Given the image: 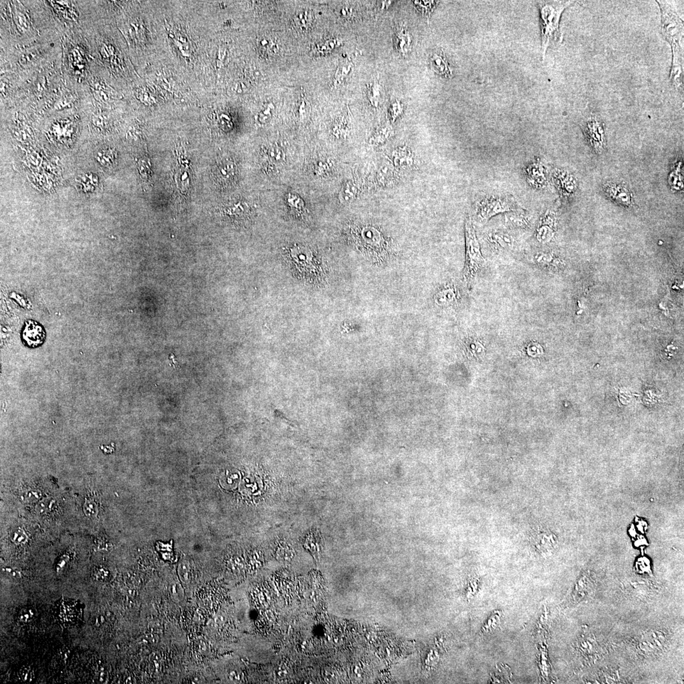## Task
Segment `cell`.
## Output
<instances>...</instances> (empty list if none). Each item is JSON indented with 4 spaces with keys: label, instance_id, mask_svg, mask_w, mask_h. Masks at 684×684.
I'll list each match as a JSON object with an SVG mask.
<instances>
[{
    "label": "cell",
    "instance_id": "cell-1",
    "mask_svg": "<svg viewBox=\"0 0 684 684\" xmlns=\"http://www.w3.org/2000/svg\"><path fill=\"white\" fill-rule=\"evenodd\" d=\"M656 2L661 11L662 33L672 50L671 82L676 90H681L683 88V21L667 2Z\"/></svg>",
    "mask_w": 684,
    "mask_h": 684
},
{
    "label": "cell",
    "instance_id": "cell-2",
    "mask_svg": "<svg viewBox=\"0 0 684 684\" xmlns=\"http://www.w3.org/2000/svg\"><path fill=\"white\" fill-rule=\"evenodd\" d=\"M574 1H541L538 2L541 23V51L543 60L548 48L562 40L560 28L561 16Z\"/></svg>",
    "mask_w": 684,
    "mask_h": 684
},
{
    "label": "cell",
    "instance_id": "cell-3",
    "mask_svg": "<svg viewBox=\"0 0 684 684\" xmlns=\"http://www.w3.org/2000/svg\"><path fill=\"white\" fill-rule=\"evenodd\" d=\"M465 239L466 262L463 277L468 287L471 288L486 261L482 256L474 225L470 218L466 222Z\"/></svg>",
    "mask_w": 684,
    "mask_h": 684
},
{
    "label": "cell",
    "instance_id": "cell-4",
    "mask_svg": "<svg viewBox=\"0 0 684 684\" xmlns=\"http://www.w3.org/2000/svg\"><path fill=\"white\" fill-rule=\"evenodd\" d=\"M521 209L511 195L485 196L477 201L475 215L477 221L484 224L497 214Z\"/></svg>",
    "mask_w": 684,
    "mask_h": 684
},
{
    "label": "cell",
    "instance_id": "cell-5",
    "mask_svg": "<svg viewBox=\"0 0 684 684\" xmlns=\"http://www.w3.org/2000/svg\"><path fill=\"white\" fill-rule=\"evenodd\" d=\"M582 129L586 139L597 153H601L606 145L604 125L595 116L588 117L583 122Z\"/></svg>",
    "mask_w": 684,
    "mask_h": 684
},
{
    "label": "cell",
    "instance_id": "cell-6",
    "mask_svg": "<svg viewBox=\"0 0 684 684\" xmlns=\"http://www.w3.org/2000/svg\"><path fill=\"white\" fill-rule=\"evenodd\" d=\"M46 333L39 323L33 321H27L22 332L24 344L30 348L40 346L45 342Z\"/></svg>",
    "mask_w": 684,
    "mask_h": 684
},
{
    "label": "cell",
    "instance_id": "cell-7",
    "mask_svg": "<svg viewBox=\"0 0 684 684\" xmlns=\"http://www.w3.org/2000/svg\"><path fill=\"white\" fill-rule=\"evenodd\" d=\"M553 179L562 197H570L575 192L577 187V181L566 171L556 170L553 174Z\"/></svg>",
    "mask_w": 684,
    "mask_h": 684
},
{
    "label": "cell",
    "instance_id": "cell-8",
    "mask_svg": "<svg viewBox=\"0 0 684 684\" xmlns=\"http://www.w3.org/2000/svg\"><path fill=\"white\" fill-rule=\"evenodd\" d=\"M486 239L490 246L497 251H509L516 244V240L512 235L502 231L489 233Z\"/></svg>",
    "mask_w": 684,
    "mask_h": 684
},
{
    "label": "cell",
    "instance_id": "cell-9",
    "mask_svg": "<svg viewBox=\"0 0 684 684\" xmlns=\"http://www.w3.org/2000/svg\"><path fill=\"white\" fill-rule=\"evenodd\" d=\"M604 192L612 200H615L624 207H631L632 205V195L629 190L625 186L615 183L607 184L605 186Z\"/></svg>",
    "mask_w": 684,
    "mask_h": 684
},
{
    "label": "cell",
    "instance_id": "cell-10",
    "mask_svg": "<svg viewBox=\"0 0 684 684\" xmlns=\"http://www.w3.org/2000/svg\"><path fill=\"white\" fill-rule=\"evenodd\" d=\"M555 221V213L548 211L544 214L536 232V239L539 242L544 244L552 239Z\"/></svg>",
    "mask_w": 684,
    "mask_h": 684
},
{
    "label": "cell",
    "instance_id": "cell-11",
    "mask_svg": "<svg viewBox=\"0 0 684 684\" xmlns=\"http://www.w3.org/2000/svg\"><path fill=\"white\" fill-rule=\"evenodd\" d=\"M504 223L511 229H528L530 225L528 213L523 209L505 213Z\"/></svg>",
    "mask_w": 684,
    "mask_h": 684
},
{
    "label": "cell",
    "instance_id": "cell-12",
    "mask_svg": "<svg viewBox=\"0 0 684 684\" xmlns=\"http://www.w3.org/2000/svg\"><path fill=\"white\" fill-rule=\"evenodd\" d=\"M526 174L528 183L534 188H542L546 185L545 170L539 162L529 164L526 169Z\"/></svg>",
    "mask_w": 684,
    "mask_h": 684
},
{
    "label": "cell",
    "instance_id": "cell-13",
    "mask_svg": "<svg viewBox=\"0 0 684 684\" xmlns=\"http://www.w3.org/2000/svg\"><path fill=\"white\" fill-rule=\"evenodd\" d=\"M430 63L431 67L438 74L446 78H450L452 75V69L448 65L444 53L442 51L434 53L431 56Z\"/></svg>",
    "mask_w": 684,
    "mask_h": 684
},
{
    "label": "cell",
    "instance_id": "cell-14",
    "mask_svg": "<svg viewBox=\"0 0 684 684\" xmlns=\"http://www.w3.org/2000/svg\"><path fill=\"white\" fill-rule=\"evenodd\" d=\"M257 45H258L259 52L264 58L273 56L278 51V45H277L275 40L271 37L262 36V38L259 39Z\"/></svg>",
    "mask_w": 684,
    "mask_h": 684
},
{
    "label": "cell",
    "instance_id": "cell-15",
    "mask_svg": "<svg viewBox=\"0 0 684 684\" xmlns=\"http://www.w3.org/2000/svg\"><path fill=\"white\" fill-rule=\"evenodd\" d=\"M396 47L403 55H406L411 50V39L406 29L401 28L396 35Z\"/></svg>",
    "mask_w": 684,
    "mask_h": 684
},
{
    "label": "cell",
    "instance_id": "cell-16",
    "mask_svg": "<svg viewBox=\"0 0 684 684\" xmlns=\"http://www.w3.org/2000/svg\"><path fill=\"white\" fill-rule=\"evenodd\" d=\"M313 17L310 12L303 11L296 13L293 19L294 26L301 31H308L312 25Z\"/></svg>",
    "mask_w": 684,
    "mask_h": 684
},
{
    "label": "cell",
    "instance_id": "cell-17",
    "mask_svg": "<svg viewBox=\"0 0 684 684\" xmlns=\"http://www.w3.org/2000/svg\"><path fill=\"white\" fill-rule=\"evenodd\" d=\"M456 298H457V293H456L454 288L451 287V286L440 290L435 296L436 303L442 306L452 305L456 300Z\"/></svg>",
    "mask_w": 684,
    "mask_h": 684
},
{
    "label": "cell",
    "instance_id": "cell-18",
    "mask_svg": "<svg viewBox=\"0 0 684 684\" xmlns=\"http://www.w3.org/2000/svg\"><path fill=\"white\" fill-rule=\"evenodd\" d=\"M385 92L384 88L379 83H374L369 85L368 97L370 103L374 107H377L384 101Z\"/></svg>",
    "mask_w": 684,
    "mask_h": 684
},
{
    "label": "cell",
    "instance_id": "cell-19",
    "mask_svg": "<svg viewBox=\"0 0 684 684\" xmlns=\"http://www.w3.org/2000/svg\"><path fill=\"white\" fill-rule=\"evenodd\" d=\"M83 511L85 515L90 518H97L99 512V504L94 497L86 499L83 505Z\"/></svg>",
    "mask_w": 684,
    "mask_h": 684
},
{
    "label": "cell",
    "instance_id": "cell-20",
    "mask_svg": "<svg viewBox=\"0 0 684 684\" xmlns=\"http://www.w3.org/2000/svg\"><path fill=\"white\" fill-rule=\"evenodd\" d=\"M357 193V188L351 183L345 184L343 186L340 193V200L344 203H350L354 199Z\"/></svg>",
    "mask_w": 684,
    "mask_h": 684
},
{
    "label": "cell",
    "instance_id": "cell-21",
    "mask_svg": "<svg viewBox=\"0 0 684 684\" xmlns=\"http://www.w3.org/2000/svg\"><path fill=\"white\" fill-rule=\"evenodd\" d=\"M501 615L502 613L501 612L494 613V614H492V616L487 620V622L485 623L482 629L481 634L484 635L489 633L493 630L496 629L497 627H499L500 623H501Z\"/></svg>",
    "mask_w": 684,
    "mask_h": 684
},
{
    "label": "cell",
    "instance_id": "cell-22",
    "mask_svg": "<svg viewBox=\"0 0 684 684\" xmlns=\"http://www.w3.org/2000/svg\"><path fill=\"white\" fill-rule=\"evenodd\" d=\"M410 151L406 148L397 149L394 152L395 164L398 166L409 165L412 162Z\"/></svg>",
    "mask_w": 684,
    "mask_h": 684
},
{
    "label": "cell",
    "instance_id": "cell-23",
    "mask_svg": "<svg viewBox=\"0 0 684 684\" xmlns=\"http://www.w3.org/2000/svg\"><path fill=\"white\" fill-rule=\"evenodd\" d=\"M391 134V127H384V128L379 129V131L374 134V136L372 137L371 141L374 144L383 143L387 139L389 138Z\"/></svg>",
    "mask_w": 684,
    "mask_h": 684
},
{
    "label": "cell",
    "instance_id": "cell-24",
    "mask_svg": "<svg viewBox=\"0 0 684 684\" xmlns=\"http://www.w3.org/2000/svg\"><path fill=\"white\" fill-rule=\"evenodd\" d=\"M414 4L420 9L422 14L425 15L430 14L436 7L437 3L434 1H416Z\"/></svg>",
    "mask_w": 684,
    "mask_h": 684
},
{
    "label": "cell",
    "instance_id": "cell-25",
    "mask_svg": "<svg viewBox=\"0 0 684 684\" xmlns=\"http://www.w3.org/2000/svg\"><path fill=\"white\" fill-rule=\"evenodd\" d=\"M392 175V170L391 166L385 165L379 170L378 174H377V180L380 183L385 185L387 181H388L387 180H389L390 178L391 177Z\"/></svg>",
    "mask_w": 684,
    "mask_h": 684
},
{
    "label": "cell",
    "instance_id": "cell-26",
    "mask_svg": "<svg viewBox=\"0 0 684 684\" xmlns=\"http://www.w3.org/2000/svg\"><path fill=\"white\" fill-rule=\"evenodd\" d=\"M11 538L14 543L21 544L26 543L28 536L23 529L19 528L12 532Z\"/></svg>",
    "mask_w": 684,
    "mask_h": 684
},
{
    "label": "cell",
    "instance_id": "cell-27",
    "mask_svg": "<svg viewBox=\"0 0 684 684\" xmlns=\"http://www.w3.org/2000/svg\"><path fill=\"white\" fill-rule=\"evenodd\" d=\"M402 111H403V107H402L401 103L399 101L393 103L392 104L391 109H390V114H391L392 121H394L397 117L401 114Z\"/></svg>",
    "mask_w": 684,
    "mask_h": 684
},
{
    "label": "cell",
    "instance_id": "cell-28",
    "mask_svg": "<svg viewBox=\"0 0 684 684\" xmlns=\"http://www.w3.org/2000/svg\"><path fill=\"white\" fill-rule=\"evenodd\" d=\"M335 40H330L327 41L324 44H321L320 47H318L319 52L327 53L333 50L335 45H337Z\"/></svg>",
    "mask_w": 684,
    "mask_h": 684
},
{
    "label": "cell",
    "instance_id": "cell-29",
    "mask_svg": "<svg viewBox=\"0 0 684 684\" xmlns=\"http://www.w3.org/2000/svg\"><path fill=\"white\" fill-rule=\"evenodd\" d=\"M269 155L274 161L279 162L283 160L284 154L279 148H273L271 149Z\"/></svg>",
    "mask_w": 684,
    "mask_h": 684
},
{
    "label": "cell",
    "instance_id": "cell-30",
    "mask_svg": "<svg viewBox=\"0 0 684 684\" xmlns=\"http://www.w3.org/2000/svg\"><path fill=\"white\" fill-rule=\"evenodd\" d=\"M31 611H32L31 610L27 609L24 610H23V611L21 612L20 616H19V618H20V619L22 620V622H28V620H30L32 619H33L34 616V613L32 612Z\"/></svg>",
    "mask_w": 684,
    "mask_h": 684
},
{
    "label": "cell",
    "instance_id": "cell-31",
    "mask_svg": "<svg viewBox=\"0 0 684 684\" xmlns=\"http://www.w3.org/2000/svg\"><path fill=\"white\" fill-rule=\"evenodd\" d=\"M181 590L180 589V587H179V585H174L173 587L172 590V593L174 596H176V598L180 597Z\"/></svg>",
    "mask_w": 684,
    "mask_h": 684
}]
</instances>
